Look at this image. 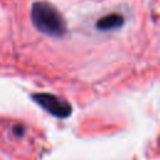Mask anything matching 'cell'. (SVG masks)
I'll list each match as a JSON object with an SVG mask.
<instances>
[{"instance_id":"cell-1","label":"cell","mask_w":160,"mask_h":160,"mask_svg":"<svg viewBox=\"0 0 160 160\" xmlns=\"http://www.w3.org/2000/svg\"><path fill=\"white\" fill-rule=\"evenodd\" d=\"M31 19L34 25L45 34L59 36L65 32V21L58 10L48 2H35L31 9Z\"/></svg>"},{"instance_id":"cell-2","label":"cell","mask_w":160,"mask_h":160,"mask_svg":"<svg viewBox=\"0 0 160 160\" xmlns=\"http://www.w3.org/2000/svg\"><path fill=\"white\" fill-rule=\"evenodd\" d=\"M36 99V101L45 108L48 111H50L51 114L56 115V116H66L70 112V106L66 101L54 96V95H49V94H39L34 96Z\"/></svg>"},{"instance_id":"cell-3","label":"cell","mask_w":160,"mask_h":160,"mask_svg":"<svg viewBox=\"0 0 160 160\" xmlns=\"http://www.w3.org/2000/svg\"><path fill=\"white\" fill-rule=\"evenodd\" d=\"M122 22H124V20H122L121 15L111 14V15H108V16L100 19L96 24V28L100 29V30H111V29L119 28Z\"/></svg>"}]
</instances>
